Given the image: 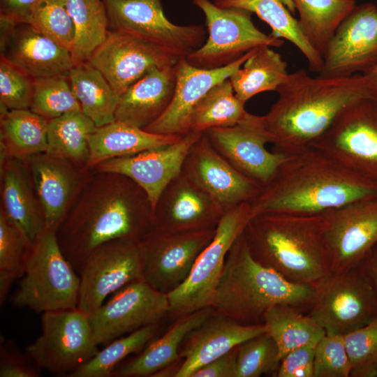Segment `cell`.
Instances as JSON below:
<instances>
[{
  "mask_svg": "<svg viewBox=\"0 0 377 377\" xmlns=\"http://www.w3.org/2000/svg\"><path fill=\"white\" fill-rule=\"evenodd\" d=\"M29 109L49 121L68 112L82 111L66 75L34 79Z\"/></svg>",
  "mask_w": 377,
  "mask_h": 377,
  "instance_id": "b9f144b4",
  "label": "cell"
},
{
  "mask_svg": "<svg viewBox=\"0 0 377 377\" xmlns=\"http://www.w3.org/2000/svg\"><path fill=\"white\" fill-rule=\"evenodd\" d=\"M216 228L188 232L154 228L141 241L143 279L166 295L175 290L188 276L198 256L213 239Z\"/></svg>",
  "mask_w": 377,
  "mask_h": 377,
  "instance_id": "9a60e30c",
  "label": "cell"
},
{
  "mask_svg": "<svg viewBox=\"0 0 377 377\" xmlns=\"http://www.w3.org/2000/svg\"><path fill=\"white\" fill-rule=\"evenodd\" d=\"M175 65L156 68L127 88L119 96L115 120L144 129L158 119L174 95Z\"/></svg>",
  "mask_w": 377,
  "mask_h": 377,
  "instance_id": "4316f807",
  "label": "cell"
},
{
  "mask_svg": "<svg viewBox=\"0 0 377 377\" xmlns=\"http://www.w3.org/2000/svg\"><path fill=\"white\" fill-rule=\"evenodd\" d=\"M145 253L141 241L117 239L95 249L78 272L77 307L90 314L125 286L143 279Z\"/></svg>",
  "mask_w": 377,
  "mask_h": 377,
  "instance_id": "8fae6325",
  "label": "cell"
},
{
  "mask_svg": "<svg viewBox=\"0 0 377 377\" xmlns=\"http://www.w3.org/2000/svg\"><path fill=\"white\" fill-rule=\"evenodd\" d=\"M191 1L203 13L208 34L203 45L186 57L195 67L209 70L225 67L260 46L283 45V40L260 31L252 21V13L246 10L219 7L209 0Z\"/></svg>",
  "mask_w": 377,
  "mask_h": 377,
  "instance_id": "ba28073f",
  "label": "cell"
},
{
  "mask_svg": "<svg viewBox=\"0 0 377 377\" xmlns=\"http://www.w3.org/2000/svg\"><path fill=\"white\" fill-rule=\"evenodd\" d=\"M309 44L322 56L339 25L356 6L355 0H292Z\"/></svg>",
  "mask_w": 377,
  "mask_h": 377,
  "instance_id": "8d00e7d4",
  "label": "cell"
},
{
  "mask_svg": "<svg viewBox=\"0 0 377 377\" xmlns=\"http://www.w3.org/2000/svg\"><path fill=\"white\" fill-rule=\"evenodd\" d=\"M0 195V209L34 242L46 228L45 219L23 160H1Z\"/></svg>",
  "mask_w": 377,
  "mask_h": 377,
  "instance_id": "83f0119b",
  "label": "cell"
},
{
  "mask_svg": "<svg viewBox=\"0 0 377 377\" xmlns=\"http://www.w3.org/2000/svg\"><path fill=\"white\" fill-rule=\"evenodd\" d=\"M154 228V208L138 184L121 174L92 170L57 237L78 271L101 245L117 239L142 241Z\"/></svg>",
  "mask_w": 377,
  "mask_h": 377,
  "instance_id": "6da1fadb",
  "label": "cell"
},
{
  "mask_svg": "<svg viewBox=\"0 0 377 377\" xmlns=\"http://www.w3.org/2000/svg\"><path fill=\"white\" fill-rule=\"evenodd\" d=\"M23 161L43 211L46 228L57 231L92 170L46 151Z\"/></svg>",
  "mask_w": 377,
  "mask_h": 377,
  "instance_id": "7402d4cb",
  "label": "cell"
},
{
  "mask_svg": "<svg viewBox=\"0 0 377 377\" xmlns=\"http://www.w3.org/2000/svg\"><path fill=\"white\" fill-rule=\"evenodd\" d=\"M161 323L145 326L120 337L98 350L89 361L69 377H111L113 371L128 355L142 350L149 343L158 337L163 328Z\"/></svg>",
  "mask_w": 377,
  "mask_h": 377,
  "instance_id": "ab89813d",
  "label": "cell"
},
{
  "mask_svg": "<svg viewBox=\"0 0 377 377\" xmlns=\"http://www.w3.org/2000/svg\"><path fill=\"white\" fill-rule=\"evenodd\" d=\"M255 215L250 202L228 209L209 244L196 259L185 281L168 293V316L174 320L195 311L210 307L231 246Z\"/></svg>",
  "mask_w": 377,
  "mask_h": 377,
  "instance_id": "52a82bcc",
  "label": "cell"
},
{
  "mask_svg": "<svg viewBox=\"0 0 377 377\" xmlns=\"http://www.w3.org/2000/svg\"><path fill=\"white\" fill-rule=\"evenodd\" d=\"M272 47L263 45L251 54L229 77L235 94L244 103L265 91H276L286 80L288 64Z\"/></svg>",
  "mask_w": 377,
  "mask_h": 377,
  "instance_id": "d6a6232c",
  "label": "cell"
},
{
  "mask_svg": "<svg viewBox=\"0 0 377 377\" xmlns=\"http://www.w3.org/2000/svg\"><path fill=\"white\" fill-rule=\"evenodd\" d=\"M330 274L362 263L377 244V196L322 214Z\"/></svg>",
  "mask_w": 377,
  "mask_h": 377,
  "instance_id": "2e32d148",
  "label": "cell"
},
{
  "mask_svg": "<svg viewBox=\"0 0 377 377\" xmlns=\"http://www.w3.org/2000/svg\"><path fill=\"white\" fill-rule=\"evenodd\" d=\"M247 114L245 103L237 97L228 78L212 87L193 108L189 131L205 133L214 128L233 126Z\"/></svg>",
  "mask_w": 377,
  "mask_h": 377,
  "instance_id": "f35d334b",
  "label": "cell"
},
{
  "mask_svg": "<svg viewBox=\"0 0 377 377\" xmlns=\"http://www.w3.org/2000/svg\"><path fill=\"white\" fill-rule=\"evenodd\" d=\"M103 1L112 30L147 40L179 57H186L206 40L204 26L171 22L161 0Z\"/></svg>",
  "mask_w": 377,
  "mask_h": 377,
  "instance_id": "7c38bea8",
  "label": "cell"
},
{
  "mask_svg": "<svg viewBox=\"0 0 377 377\" xmlns=\"http://www.w3.org/2000/svg\"><path fill=\"white\" fill-rule=\"evenodd\" d=\"M377 295V244L361 263Z\"/></svg>",
  "mask_w": 377,
  "mask_h": 377,
  "instance_id": "f5cc1de1",
  "label": "cell"
},
{
  "mask_svg": "<svg viewBox=\"0 0 377 377\" xmlns=\"http://www.w3.org/2000/svg\"><path fill=\"white\" fill-rule=\"evenodd\" d=\"M309 315L325 332L342 336L376 320L377 295L362 265L316 286Z\"/></svg>",
  "mask_w": 377,
  "mask_h": 377,
  "instance_id": "9c48e42d",
  "label": "cell"
},
{
  "mask_svg": "<svg viewBox=\"0 0 377 377\" xmlns=\"http://www.w3.org/2000/svg\"><path fill=\"white\" fill-rule=\"evenodd\" d=\"M316 345H304L288 353L280 361L277 377H313Z\"/></svg>",
  "mask_w": 377,
  "mask_h": 377,
  "instance_id": "681fc988",
  "label": "cell"
},
{
  "mask_svg": "<svg viewBox=\"0 0 377 377\" xmlns=\"http://www.w3.org/2000/svg\"><path fill=\"white\" fill-rule=\"evenodd\" d=\"M265 332L264 323L244 325L213 311L182 341L179 348L182 363L175 377H191L201 367Z\"/></svg>",
  "mask_w": 377,
  "mask_h": 377,
  "instance_id": "484cf974",
  "label": "cell"
},
{
  "mask_svg": "<svg viewBox=\"0 0 377 377\" xmlns=\"http://www.w3.org/2000/svg\"><path fill=\"white\" fill-rule=\"evenodd\" d=\"M350 370L343 336L325 332L316 346L313 377H348Z\"/></svg>",
  "mask_w": 377,
  "mask_h": 377,
  "instance_id": "7dc6e473",
  "label": "cell"
},
{
  "mask_svg": "<svg viewBox=\"0 0 377 377\" xmlns=\"http://www.w3.org/2000/svg\"><path fill=\"white\" fill-rule=\"evenodd\" d=\"M253 50L227 66L211 70L195 67L186 57H181L175 65L176 84L171 103L163 114L144 130L170 135L189 133V117L195 105L212 87L241 67Z\"/></svg>",
  "mask_w": 377,
  "mask_h": 377,
  "instance_id": "d4e9b609",
  "label": "cell"
},
{
  "mask_svg": "<svg viewBox=\"0 0 377 377\" xmlns=\"http://www.w3.org/2000/svg\"><path fill=\"white\" fill-rule=\"evenodd\" d=\"M1 377H38L40 369L27 355L22 354L11 341L1 347Z\"/></svg>",
  "mask_w": 377,
  "mask_h": 377,
  "instance_id": "c3c4849f",
  "label": "cell"
},
{
  "mask_svg": "<svg viewBox=\"0 0 377 377\" xmlns=\"http://www.w3.org/2000/svg\"><path fill=\"white\" fill-rule=\"evenodd\" d=\"M214 148L239 172L263 187L274 176L288 156L269 151L271 138L262 116L248 112L235 125L214 128L205 132Z\"/></svg>",
  "mask_w": 377,
  "mask_h": 377,
  "instance_id": "ac0fdd59",
  "label": "cell"
},
{
  "mask_svg": "<svg viewBox=\"0 0 377 377\" xmlns=\"http://www.w3.org/2000/svg\"><path fill=\"white\" fill-rule=\"evenodd\" d=\"M202 133L191 131L171 145L107 160L93 170L128 177L144 190L154 209L163 190L181 173L189 149Z\"/></svg>",
  "mask_w": 377,
  "mask_h": 377,
  "instance_id": "603a6c76",
  "label": "cell"
},
{
  "mask_svg": "<svg viewBox=\"0 0 377 377\" xmlns=\"http://www.w3.org/2000/svg\"><path fill=\"white\" fill-rule=\"evenodd\" d=\"M26 351L40 369L68 376L98 351L89 314L77 306L43 313L41 334Z\"/></svg>",
  "mask_w": 377,
  "mask_h": 377,
  "instance_id": "30bf717a",
  "label": "cell"
},
{
  "mask_svg": "<svg viewBox=\"0 0 377 377\" xmlns=\"http://www.w3.org/2000/svg\"><path fill=\"white\" fill-rule=\"evenodd\" d=\"M315 287L290 281L251 255L242 233L227 255L210 307L241 324L263 323L265 313L277 304L311 306Z\"/></svg>",
  "mask_w": 377,
  "mask_h": 377,
  "instance_id": "5b68a950",
  "label": "cell"
},
{
  "mask_svg": "<svg viewBox=\"0 0 377 377\" xmlns=\"http://www.w3.org/2000/svg\"><path fill=\"white\" fill-rule=\"evenodd\" d=\"M33 242L0 209V303L5 302L13 283L24 273Z\"/></svg>",
  "mask_w": 377,
  "mask_h": 377,
  "instance_id": "60d3db41",
  "label": "cell"
},
{
  "mask_svg": "<svg viewBox=\"0 0 377 377\" xmlns=\"http://www.w3.org/2000/svg\"><path fill=\"white\" fill-rule=\"evenodd\" d=\"M212 307L182 316L131 359L119 364L113 371L115 377H148L179 360L180 346L186 335L212 313Z\"/></svg>",
  "mask_w": 377,
  "mask_h": 377,
  "instance_id": "f1b7e54d",
  "label": "cell"
},
{
  "mask_svg": "<svg viewBox=\"0 0 377 377\" xmlns=\"http://www.w3.org/2000/svg\"><path fill=\"white\" fill-rule=\"evenodd\" d=\"M351 377L377 376V319L343 336Z\"/></svg>",
  "mask_w": 377,
  "mask_h": 377,
  "instance_id": "f6af8a7d",
  "label": "cell"
},
{
  "mask_svg": "<svg viewBox=\"0 0 377 377\" xmlns=\"http://www.w3.org/2000/svg\"><path fill=\"white\" fill-rule=\"evenodd\" d=\"M75 28L71 50L75 64L87 62L105 41L110 21L103 0H65Z\"/></svg>",
  "mask_w": 377,
  "mask_h": 377,
  "instance_id": "74e56055",
  "label": "cell"
},
{
  "mask_svg": "<svg viewBox=\"0 0 377 377\" xmlns=\"http://www.w3.org/2000/svg\"><path fill=\"white\" fill-rule=\"evenodd\" d=\"M377 196V179L313 146L288 156L250 203L254 214H321Z\"/></svg>",
  "mask_w": 377,
  "mask_h": 377,
  "instance_id": "7a4b0ae2",
  "label": "cell"
},
{
  "mask_svg": "<svg viewBox=\"0 0 377 377\" xmlns=\"http://www.w3.org/2000/svg\"><path fill=\"white\" fill-rule=\"evenodd\" d=\"M237 347L201 367L191 377H236Z\"/></svg>",
  "mask_w": 377,
  "mask_h": 377,
  "instance_id": "f907efd6",
  "label": "cell"
},
{
  "mask_svg": "<svg viewBox=\"0 0 377 377\" xmlns=\"http://www.w3.org/2000/svg\"><path fill=\"white\" fill-rule=\"evenodd\" d=\"M360 75L365 96L377 99V65Z\"/></svg>",
  "mask_w": 377,
  "mask_h": 377,
  "instance_id": "db71d44e",
  "label": "cell"
},
{
  "mask_svg": "<svg viewBox=\"0 0 377 377\" xmlns=\"http://www.w3.org/2000/svg\"><path fill=\"white\" fill-rule=\"evenodd\" d=\"M96 128L94 122L82 111L68 112L51 119L47 128L46 152L88 170L89 140Z\"/></svg>",
  "mask_w": 377,
  "mask_h": 377,
  "instance_id": "d590c367",
  "label": "cell"
},
{
  "mask_svg": "<svg viewBox=\"0 0 377 377\" xmlns=\"http://www.w3.org/2000/svg\"><path fill=\"white\" fill-rule=\"evenodd\" d=\"M266 332L279 350L280 360L292 350L304 345H317L325 330L309 314L289 304H277L265 314Z\"/></svg>",
  "mask_w": 377,
  "mask_h": 377,
  "instance_id": "e575fe53",
  "label": "cell"
},
{
  "mask_svg": "<svg viewBox=\"0 0 377 377\" xmlns=\"http://www.w3.org/2000/svg\"><path fill=\"white\" fill-rule=\"evenodd\" d=\"M223 8L234 7L255 13L271 28V35L292 43L304 56L311 72L319 73L323 67L322 56L309 44L283 0H214Z\"/></svg>",
  "mask_w": 377,
  "mask_h": 377,
  "instance_id": "1f68e13d",
  "label": "cell"
},
{
  "mask_svg": "<svg viewBox=\"0 0 377 377\" xmlns=\"http://www.w3.org/2000/svg\"><path fill=\"white\" fill-rule=\"evenodd\" d=\"M280 361L276 344L266 332L237 346L236 377L275 376Z\"/></svg>",
  "mask_w": 377,
  "mask_h": 377,
  "instance_id": "7bdbcfd3",
  "label": "cell"
},
{
  "mask_svg": "<svg viewBox=\"0 0 377 377\" xmlns=\"http://www.w3.org/2000/svg\"><path fill=\"white\" fill-rule=\"evenodd\" d=\"M1 57L34 79L68 76L71 51L25 22L0 15Z\"/></svg>",
  "mask_w": 377,
  "mask_h": 377,
  "instance_id": "44dd1931",
  "label": "cell"
},
{
  "mask_svg": "<svg viewBox=\"0 0 377 377\" xmlns=\"http://www.w3.org/2000/svg\"><path fill=\"white\" fill-rule=\"evenodd\" d=\"M180 58L147 40L111 29L87 62L101 72L120 96L151 71L174 66Z\"/></svg>",
  "mask_w": 377,
  "mask_h": 377,
  "instance_id": "d6986e66",
  "label": "cell"
},
{
  "mask_svg": "<svg viewBox=\"0 0 377 377\" xmlns=\"http://www.w3.org/2000/svg\"><path fill=\"white\" fill-rule=\"evenodd\" d=\"M182 172L226 210L251 202L263 188L233 167L214 148L206 133L189 149Z\"/></svg>",
  "mask_w": 377,
  "mask_h": 377,
  "instance_id": "ffe728a7",
  "label": "cell"
},
{
  "mask_svg": "<svg viewBox=\"0 0 377 377\" xmlns=\"http://www.w3.org/2000/svg\"><path fill=\"white\" fill-rule=\"evenodd\" d=\"M62 252L57 231L45 228L35 239L24 275L12 296L17 308L34 312L77 306L80 279Z\"/></svg>",
  "mask_w": 377,
  "mask_h": 377,
  "instance_id": "8992f818",
  "label": "cell"
},
{
  "mask_svg": "<svg viewBox=\"0 0 377 377\" xmlns=\"http://www.w3.org/2000/svg\"><path fill=\"white\" fill-rule=\"evenodd\" d=\"M242 235L257 262L290 281L316 287L330 274L322 214H256Z\"/></svg>",
  "mask_w": 377,
  "mask_h": 377,
  "instance_id": "277c9868",
  "label": "cell"
},
{
  "mask_svg": "<svg viewBox=\"0 0 377 377\" xmlns=\"http://www.w3.org/2000/svg\"><path fill=\"white\" fill-rule=\"evenodd\" d=\"M311 146L377 179V99L350 102Z\"/></svg>",
  "mask_w": 377,
  "mask_h": 377,
  "instance_id": "4fadbf2b",
  "label": "cell"
},
{
  "mask_svg": "<svg viewBox=\"0 0 377 377\" xmlns=\"http://www.w3.org/2000/svg\"><path fill=\"white\" fill-rule=\"evenodd\" d=\"M24 22L71 50L75 28L65 0H40Z\"/></svg>",
  "mask_w": 377,
  "mask_h": 377,
  "instance_id": "ee69618b",
  "label": "cell"
},
{
  "mask_svg": "<svg viewBox=\"0 0 377 377\" xmlns=\"http://www.w3.org/2000/svg\"><path fill=\"white\" fill-rule=\"evenodd\" d=\"M168 311V295L142 279L114 293L89 317L94 341L99 346L107 345L145 326L161 323Z\"/></svg>",
  "mask_w": 377,
  "mask_h": 377,
  "instance_id": "5bb4252c",
  "label": "cell"
},
{
  "mask_svg": "<svg viewBox=\"0 0 377 377\" xmlns=\"http://www.w3.org/2000/svg\"><path fill=\"white\" fill-rule=\"evenodd\" d=\"M68 79L82 112L96 127L115 119L119 96L100 71L87 61L79 63L70 71Z\"/></svg>",
  "mask_w": 377,
  "mask_h": 377,
  "instance_id": "836d02e7",
  "label": "cell"
},
{
  "mask_svg": "<svg viewBox=\"0 0 377 377\" xmlns=\"http://www.w3.org/2000/svg\"><path fill=\"white\" fill-rule=\"evenodd\" d=\"M263 122L274 151L287 156L310 147L353 101L366 97L360 74L313 77L307 70L288 75Z\"/></svg>",
  "mask_w": 377,
  "mask_h": 377,
  "instance_id": "3957f363",
  "label": "cell"
},
{
  "mask_svg": "<svg viewBox=\"0 0 377 377\" xmlns=\"http://www.w3.org/2000/svg\"><path fill=\"white\" fill-rule=\"evenodd\" d=\"M40 0H0V15L14 22H24Z\"/></svg>",
  "mask_w": 377,
  "mask_h": 377,
  "instance_id": "816d5d0a",
  "label": "cell"
},
{
  "mask_svg": "<svg viewBox=\"0 0 377 377\" xmlns=\"http://www.w3.org/2000/svg\"><path fill=\"white\" fill-rule=\"evenodd\" d=\"M318 76L344 77L377 65V6H356L339 25L322 54Z\"/></svg>",
  "mask_w": 377,
  "mask_h": 377,
  "instance_id": "e0dca14e",
  "label": "cell"
},
{
  "mask_svg": "<svg viewBox=\"0 0 377 377\" xmlns=\"http://www.w3.org/2000/svg\"><path fill=\"white\" fill-rule=\"evenodd\" d=\"M182 136L152 133L114 119L96 127L90 135L87 168L92 170L98 163L107 160L171 145Z\"/></svg>",
  "mask_w": 377,
  "mask_h": 377,
  "instance_id": "f546056e",
  "label": "cell"
},
{
  "mask_svg": "<svg viewBox=\"0 0 377 377\" xmlns=\"http://www.w3.org/2000/svg\"><path fill=\"white\" fill-rule=\"evenodd\" d=\"M34 92V79L1 57V110L29 109Z\"/></svg>",
  "mask_w": 377,
  "mask_h": 377,
  "instance_id": "bcb514c9",
  "label": "cell"
},
{
  "mask_svg": "<svg viewBox=\"0 0 377 377\" xmlns=\"http://www.w3.org/2000/svg\"><path fill=\"white\" fill-rule=\"evenodd\" d=\"M226 211L181 172L165 187L155 205L154 228L165 232L214 228Z\"/></svg>",
  "mask_w": 377,
  "mask_h": 377,
  "instance_id": "cb8c5ba5",
  "label": "cell"
},
{
  "mask_svg": "<svg viewBox=\"0 0 377 377\" xmlns=\"http://www.w3.org/2000/svg\"><path fill=\"white\" fill-rule=\"evenodd\" d=\"M49 120L30 109L1 110L0 157L24 160L47 148Z\"/></svg>",
  "mask_w": 377,
  "mask_h": 377,
  "instance_id": "4dcf8cb0",
  "label": "cell"
}]
</instances>
